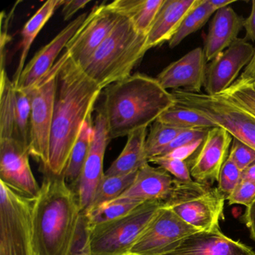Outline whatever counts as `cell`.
<instances>
[{"mask_svg":"<svg viewBox=\"0 0 255 255\" xmlns=\"http://www.w3.org/2000/svg\"><path fill=\"white\" fill-rule=\"evenodd\" d=\"M101 92L102 89L68 53L58 76L49 165L46 171L64 175L82 127L92 116Z\"/></svg>","mask_w":255,"mask_h":255,"instance_id":"cell-1","label":"cell"},{"mask_svg":"<svg viewBox=\"0 0 255 255\" xmlns=\"http://www.w3.org/2000/svg\"><path fill=\"white\" fill-rule=\"evenodd\" d=\"M32 213L34 255H70L78 234L83 211L75 191L63 175L48 171Z\"/></svg>","mask_w":255,"mask_h":255,"instance_id":"cell-2","label":"cell"},{"mask_svg":"<svg viewBox=\"0 0 255 255\" xmlns=\"http://www.w3.org/2000/svg\"><path fill=\"white\" fill-rule=\"evenodd\" d=\"M101 113L107 122L110 139L128 136L147 128L176 104L171 92L156 78L135 74L108 86Z\"/></svg>","mask_w":255,"mask_h":255,"instance_id":"cell-3","label":"cell"},{"mask_svg":"<svg viewBox=\"0 0 255 255\" xmlns=\"http://www.w3.org/2000/svg\"><path fill=\"white\" fill-rule=\"evenodd\" d=\"M147 51V35L122 16L111 33L81 68L103 90L130 77Z\"/></svg>","mask_w":255,"mask_h":255,"instance_id":"cell-4","label":"cell"},{"mask_svg":"<svg viewBox=\"0 0 255 255\" xmlns=\"http://www.w3.org/2000/svg\"><path fill=\"white\" fill-rule=\"evenodd\" d=\"M164 206L162 201H145L120 219L89 228L91 255H128Z\"/></svg>","mask_w":255,"mask_h":255,"instance_id":"cell-5","label":"cell"},{"mask_svg":"<svg viewBox=\"0 0 255 255\" xmlns=\"http://www.w3.org/2000/svg\"><path fill=\"white\" fill-rule=\"evenodd\" d=\"M68 53L65 50L51 70L35 86L26 90L31 99V127L29 150L42 167L49 165L50 134L54 113L58 76Z\"/></svg>","mask_w":255,"mask_h":255,"instance_id":"cell-6","label":"cell"},{"mask_svg":"<svg viewBox=\"0 0 255 255\" xmlns=\"http://www.w3.org/2000/svg\"><path fill=\"white\" fill-rule=\"evenodd\" d=\"M33 201L0 182V255H34Z\"/></svg>","mask_w":255,"mask_h":255,"instance_id":"cell-7","label":"cell"},{"mask_svg":"<svg viewBox=\"0 0 255 255\" xmlns=\"http://www.w3.org/2000/svg\"><path fill=\"white\" fill-rule=\"evenodd\" d=\"M176 103L208 118L226 129L236 139L255 149V119L217 95L192 93L177 89L171 92Z\"/></svg>","mask_w":255,"mask_h":255,"instance_id":"cell-8","label":"cell"},{"mask_svg":"<svg viewBox=\"0 0 255 255\" xmlns=\"http://www.w3.org/2000/svg\"><path fill=\"white\" fill-rule=\"evenodd\" d=\"M200 231L180 219L170 207L160 209L128 255H163Z\"/></svg>","mask_w":255,"mask_h":255,"instance_id":"cell-9","label":"cell"},{"mask_svg":"<svg viewBox=\"0 0 255 255\" xmlns=\"http://www.w3.org/2000/svg\"><path fill=\"white\" fill-rule=\"evenodd\" d=\"M121 17L109 4L94 7L65 48L70 57L80 66H84L111 33Z\"/></svg>","mask_w":255,"mask_h":255,"instance_id":"cell-10","label":"cell"},{"mask_svg":"<svg viewBox=\"0 0 255 255\" xmlns=\"http://www.w3.org/2000/svg\"><path fill=\"white\" fill-rule=\"evenodd\" d=\"M29 148L13 139H0V182L19 195L35 200L41 186L29 163Z\"/></svg>","mask_w":255,"mask_h":255,"instance_id":"cell-11","label":"cell"},{"mask_svg":"<svg viewBox=\"0 0 255 255\" xmlns=\"http://www.w3.org/2000/svg\"><path fill=\"white\" fill-rule=\"evenodd\" d=\"M255 47L246 38H238L207 65L204 89L209 95H217L228 89L243 68L250 63Z\"/></svg>","mask_w":255,"mask_h":255,"instance_id":"cell-12","label":"cell"},{"mask_svg":"<svg viewBox=\"0 0 255 255\" xmlns=\"http://www.w3.org/2000/svg\"><path fill=\"white\" fill-rule=\"evenodd\" d=\"M107 122L99 111L93 128V138L89 156L85 162L75 192L83 213L90 207L98 185L105 175L104 161L110 141Z\"/></svg>","mask_w":255,"mask_h":255,"instance_id":"cell-13","label":"cell"},{"mask_svg":"<svg viewBox=\"0 0 255 255\" xmlns=\"http://www.w3.org/2000/svg\"><path fill=\"white\" fill-rule=\"evenodd\" d=\"M234 137L223 128H210L191 162V176L195 181L210 186L219 180L228 159Z\"/></svg>","mask_w":255,"mask_h":255,"instance_id":"cell-14","label":"cell"},{"mask_svg":"<svg viewBox=\"0 0 255 255\" xmlns=\"http://www.w3.org/2000/svg\"><path fill=\"white\" fill-rule=\"evenodd\" d=\"M88 15L89 13H83L74 19L52 41L35 53L26 65L18 81L14 85L16 89L29 90L41 81L54 66L58 56L66 48L70 40L82 26Z\"/></svg>","mask_w":255,"mask_h":255,"instance_id":"cell-15","label":"cell"},{"mask_svg":"<svg viewBox=\"0 0 255 255\" xmlns=\"http://www.w3.org/2000/svg\"><path fill=\"white\" fill-rule=\"evenodd\" d=\"M207 62L204 48L197 47L164 68L156 80L165 90L181 89L201 93L205 83Z\"/></svg>","mask_w":255,"mask_h":255,"instance_id":"cell-16","label":"cell"},{"mask_svg":"<svg viewBox=\"0 0 255 255\" xmlns=\"http://www.w3.org/2000/svg\"><path fill=\"white\" fill-rule=\"evenodd\" d=\"M226 200L218 188H210L201 195L171 206L170 208L184 222L199 231L220 230Z\"/></svg>","mask_w":255,"mask_h":255,"instance_id":"cell-17","label":"cell"},{"mask_svg":"<svg viewBox=\"0 0 255 255\" xmlns=\"http://www.w3.org/2000/svg\"><path fill=\"white\" fill-rule=\"evenodd\" d=\"M163 255H255V252L216 230L194 233Z\"/></svg>","mask_w":255,"mask_h":255,"instance_id":"cell-18","label":"cell"},{"mask_svg":"<svg viewBox=\"0 0 255 255\" xmlns=\"http://www.w3.org/2000/svg\"><path fill=\"white\" fill-rule=\"evenodd\" d=\"M179 180L159 167L147 162L138 169L136 177L129 189L120 198H129L145 201L171 200L178 186Z\"/></svg>","mask_w":255,"mask_h":255,"instance_id":"cell-19","label":"cell"},{"mask_svg":"<svg viewBox=\"0 0 255 255\" xmlns=\"http://www.w3.org/2000/svg\"><path fill=\"white\" fill-rule=\"evenodd\" d=\"M244 22L245 19L231 5L215 13L204 41V51L207 62H211L238 38Z\"/></svg>","mask_w":255,"mask_h":255,"instance_id":"cell-20","label":"cell"},{"mask_svg":"<svg viewBox=\"0 0 255 255\" xmlns=\"http://www.w3.org/2000/svg\"><path fill=\"white\" fill-rule=\"evenodd\" d=\"M199 0H164L147 35V50L169 42L186 14Z\"/></svg>","mask_w":255,"mask_h":255,"instance_id":"cell-21","label":"cell"},{"mask_svg":"<svg viewBox=\"0 0 255 255\" xmlns=\"http://www.w3.org/2000/svg\"><path fill=\"white\" fill-rule=\"evenodd\" d=\"M147 128H142L128 135V141L117 159L105 172L106 175L119 176L138 171L149 162L145 151Z\"/></svg>","mask_w":255,"mask_h":255,"instance_id":"cell-22","label":"cell"},{"mask_svg":"<svg viewBox=\"0 0 255 255\" xmlns=\"http://www.w3.org/2000/svg\"><path fill=\"white\" fill-rule=\"evenodd\" d=\"M163 2L164 0H116L109 5L129 19L138 32L147 35Z\"/></svg>","mask_w":255,"mask_h":255,"instance_id":"cell-23","label":"cell"},{"mask_svg":"<svg viewBox=\"0 0 255 255\" xmlns=\"http://www.w3.org/2000/svg\"><path fill=\"white\" fill-rule=\"evenodd\" d=\"M65 3V0H49L28 20L22 30L21 53L17 70L13 78L14 85L17 83L23 69L31 47L38 33L41 32L56 10Z\"/></svg>","mask_w":255,"mask_h":255,"instance_id":"cell-24","label":"cell"},{"mask_svg":"<svg viewBox=\"0 0 255 255\" xmlns=\"http://www.w3.org/2000/svg\"><path fill=\"white\" fill-rule=\"evenodd\" d=\"M94 124H92V116L83 124L78 138L73 147L66 169L64 173V177L67 184L75 190L85 162L89 156L93 138Z\"/></svg>","mask_w":255,"mask_h":255,"instance_id":"cell-25","label":"cell"},{"mask_svg":"<svg viewBox=\"0 0 255 255\" xmlns=\"http://www.w3.org/2000/svg\"><path fill=\"white\" fill-rule=\"evenodd\" d=\"M0 83V139H13L18 141L14 122L15 86L13 80L8 77L6 68L1 69Z\"/></svg>","mask_w":255,"mask_h":255,"instance_id":"cell-26","label":"cell"},{"mask_svg":"<svg viewBox=\"0 0 255 255\" xmlns=\"http://www.w3.org/2000/svg\"><path fill=\"white\" fill-rule=\"evenodd\" d=\"M143 201L129 198H119L104 203L83 213L88 227L93 228L120 219L142 204Z\"/></svg>","mask_w":255,"mask_h":255,"instance_id":"cell-27","label":"cell"},{"mask_svg":"<svg viewBox=\"0 0 255 255\" xmlns=\"http://www.w3.org/2000/svg\"><path fill=\"white\" fill-rule=\"evenodd\" d=\"M156 121L183 129H210L217 127L198 112L177 103L161 115Z\"/></svg>","mask_w":255,"mask_h":255,"instance_id":"cell-28","label":"cell"},{"mask_svg":"<svg viewBox=\"0 0 255 255\" xmlns=\"http://www.w3.org/2000/svg\"><path fill=\"white\" fill-rule=\"evenodd\" d=\"M255 119V79L240 76L222 93L217 95Z\"/></svg>","mask_w":255,"mask_h":255,"instance_id":"cell-29","label":"cell"},{"mask_svg":"<svg viewBox=\"0 0 255 255\" xmlns=\"http://www.w3.org/2000/svg\"><path fill=\"white\" fill-rule=\"evenodd\" d=\"M215 13L216 11L209 5L207 0H199L198 4L186 14L175 35L170 40V48L174 49L189 35L199 30Z\"/></svg>","mask_w":255,"mask_h":255,"instance_id":"cell-30","label":"cell"},{"mask_svg":"<svg viewBox=\"0 0 255 255\" xmlns=\"http://www.w3.org/2000/svg\"><path fill=\"white\" fill-rule=\"evenodd\" d=\"M137 172L138 171L119 176H108L105 174L98 185L90 207L86 211L104 203L120 198L132 184L136 177Z\"/></svg>","mask_w":255,"mask_h":255,"instance_id":"cell-31","label":"cell"},{"mask_svg":"<svg viewBox=\"0 0 255 255\" xmlns=\"http://www.w3.org/2000/svg\"><path fill=\"white\" fill-rule=\"evenodd\" d=\"M185 129L156 121L150 126L145 140V151L148 160L159 156L162 150Z\"/></svg>","mask_w":255,"mask_h":255,"instance_id":"cell-32","label":"cell"},{"mask_svg":"<svg viewBox=\"0 0 255 255\" xmlns=\"http://www.w3.org/2000/svg\"><path fill=\"white\" fill-rule=\"evenodd\" d=\"M14 98V122L17 138L18 141L29 148L32 112L30 97L26 91L15 88Z\"/></svg>","mask_w":255,"mask_h":255,"instance_id":"cell-33","label":"cell"},{"mask_svg":"<svg viewBox=\"0 0 255 255\" xmlns=\"http://www.w3.org/2000/svg\"><path fill=\"white\" fill-rule=\"evenodd\" d=\"M242 172L243 171L237 165L228 157L221 168L217 187L221 193L225 195L226 200L241 181Z\"/></svg>","mask_w":255,"mask_h":255,"instance_id":"cell-34","label":"cell"},{"mask_svg":"<svg viewBox=\"0 0 255 255\" xmlns=\"http://www.w3.org/2000/svg\"><path fill=\"white\" fill-rule=\"evenodd\" d=\"M149 162L158 165V167L162 168L180 181L186 183L193 181L190 170L185 160L160 156L152 158L149 160Z\"/></svg>","mask_w":255,"mask_h":255,"instance_id":"cell-35","label":"cell"},{"mask_svg":"<svg viewBox=\"0 0 255 255\" xmlns=\"http://www.w3.org/2000/svg\"><path fill=\"white\" fill-rule=\"evenodd\" d=\"M228 157L242 171L255 162V149L240 140L234 138Z\"/></svg>","mask_w":255,"mask_h":255,"instance_id":"cell-36","label":"cell"},{"mask_svg":"<svg viewBox=\"0 0 255 255\" xmlns=\"http://www.w3.org/2000/svg\"><path fill=\"white\" fill-rule=\"evenodd\" d=\"M210 129H185L182 131L163 150H162L160 156H165L168 153H171L173 150L180 147H185L193 144L196 141L204 140L207 135V132Z\"/></svg>","mask_w":255,"mask_h":255,"instance_id":"cell-37","label":"cell"},{"mask_svg":"<svg viewBox=\"0 0 255 255\" xmlns=\"http://www.w3.org/2000/svg\"><path fill=\"white\" fill-rule=\"evenodd\" d=\"M255 198V181L241 180L232 193L227 198L228 204H242L248 207Z\"/></svg>","mask_w":255,"mask_h":255,"instance_id":"cell-38","label":"cell"},{"mask_svg":"<svg viewBox=\"0 0 255 255\" xmlns=\"http://www.w3.org/2000/svg\"><path fill=\"white\" fill-rule=\"evenodd\" d=\"M70 255H91L89 227L84 215L82 217L78 234Z\"/></svg>","mask_w":255,"mask_h":255,"instance_id":"cell-39","label":"cell"},{"mask_svg":"<svg viewBox=\"0 0 255 255\" xmlns=\"http://www.w3.org/2000/svg\"><path fill=\"white\" fill-rule=\"evenodd\" d=\"M90 1L89 0H65V3L62 5V14L64 20L71 19L77 11L86 7Z\"/></svg>","mask_w":255,"mask_h":255,"instance_id":"cell-40","label":"cell"},{"mask_svg":"<svg viewBox=\"0 0 255 255\" xmlns=\"http://www.w3.org/2000/svg\"><path fill=\"white\" fill-rule=\"evenodd\" d=\"M203 141H204V140H201V141H196V142L189 144V145L176 149V150H173L171 153H168V154L165 155V156H168V157L174 158V159L186 160V159H187L191 155L193 154L195 152L198 150L200 146L202 144Z\"/></svg>","mask_w":255,"mask_h":255,"instance_id":"cell-41","label":"cell"},{"mask_svg":"<svg viewBox=\"0 0 255 255\" xmlns=\"http://www.w3.org/2000/svg\"><path fill=\"white\" fill-rule=\"evenodd\" d=\"M243 28L246 30L245 38L255 43V0L252 2V10L249 17L245 19Z\"/></svg>","mask_w":255,"mask_h":255,"instance_id":"cell-42","label":"cell"},{"mask_svg":"<svg viewBox=\"0 0 255 255\" xmlns=\"http://www.w3.org/2000/svg\"><path fill=\"white\" fill-rule=\"evenodd\" d=\"M243 221L250 231L251 238L255 242V198L246 207Z\"/></svg>","mask_w":255,"mask_h":255,"instance_id":"cell-43","label":"cell"},{"mask_svg":"<svg viewBox=\"0 0 255 255\" xmlns=\"http://www.w3.org/2000/svg\"><path fill=\"white\" fill-rule=\"evenodd\" d=\"M207 1L209 5L216 12L218 10L229 6L231 4L236 2V0H207Z\"/></svg>","mask_w":255,"mask_h":255,"instance_id":"cell-44","label":"cell"},{"mask_svg":"<svg viewBox=\"0 0 255 255\" xmlns=\"http://www.w3.org/2000/svg\"><path fill=\"white\" fill-rule=\"evenodd\" d=\"M242 77H250V78L255 79V51L253 58L250 63L246 67L243 72L242 73Z\"/></svg>","mask_w":255,"mask_h":255,"instance_id":"cell-45","label":"cell"},{"mask_svg":"<svg viewBox=\"0 0 255 255\" xmlns=\"http://www.w3.org/2000/svg\"><path fill=\"white\" fill-rule=\"evenodd\" d=\"M242 180L255 181V162L242 172Z\"/></svg>","mask_w":255,"mask_h":255,"instance_id":"cell-46","label":"cell"},{"mask_svg":"<svg viewBox=\"0 0 255 255\" xmlns=\"http://www.w3.org/2000/svg\"></svg>","mask_w":255,"mask_h":255,"instance_id":"cell-47","label":"cell"}]
</instances>
